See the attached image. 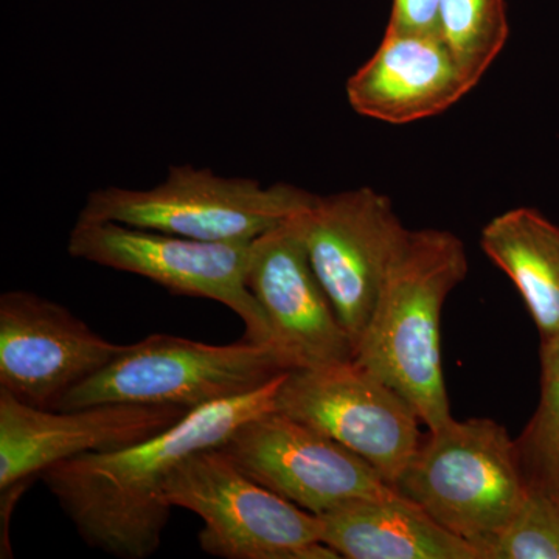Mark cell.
<instances>
[{"instance_id":"e0dca14e","label":"cell","mask_w":559,"mask_h":559,"mask_svg":"<svg viewBox=\"0 0 559 559\" xmlns=\"http://www.w3.org/2000/svg\"><path fill=\"white\" fill-rule=\"evenodd\" d=\"M516 450L528 489L559 496V333L540 340L538 409Z\"/></svg>"},{"instance_id":"9a60e30c","label":"cell","mask_w":559,"mask_h":559,"mask_svg":"<svg viewBox=\"0 0 559 559\" xmlns=\"http://www.w3.org/2000/svg\"><path fill=\"white\" fill-rule=\"evenodd\" d=\"M322 543L348 559H481L468 540L396 495L341 503L320 514Z\"/></svg>"},{"instance_id":"8992f818","label":"cell","mask_w":559,"mask_h":559,"mask_svg":"<svg viewBox=\"0 0 559 559\" xmlns=\"http://www.w3.org/2000/svg\"><path fill=\"white\" fill-rule=\"evenodd\" d=\"M164 499L204 522L201 549L223 559H340L310 511L250 479L219 448L189 455L168 477Z\"/></svg>"},{"instance_id":"3957f363","label":"cell","mask_w":559,"mask_h":559,"mask_svg":"<svg viewBox=\"0 0 559 559\" xmlns=\"http://www.w3.org/2000/svg\"><path fill=\"white\" fill-rule=\"evenodd\" d=\"M395 489L480 555L528 495L516 440L489 418H452L429 430Z\"/></svg>"},{"instance_id":"30bf717a","label":"cell","mask_w":559,"mask_h":559,"mask_svg":"<svg viewBox=\"0 0 559 559\" xmlns=\"http://www.w3.org/2000/svg\"><path fill=\"white\" fill-rule=\"evenodd\" d=\"M219 450L250 479L316 516L399 492L355 452L277 411L242 423Z\"/></svg>"},{"instance_id":"7c38bea8","label":"cell","mask_w":559,"mask_h":559,"mask_svg":"<svg viewBox=\"0 0 559 559\" xmlns=\"http://www.w3.org/2000/svg\"><path fill=\"white\" fill-rule=\"evenodd\" d=\"M189 412L134 403L39 409L0 389V491L31 485L44 471L64 460L120 450L150 439Z\"/></svg>"},{"instance_id":"d6986e66","label":"cell","mask_w":559,"mask_h":559,"mask_svg":"<svg viewBox=\"0 0 559 559\" xmlns=\"http://www.w3.org/2000/svg\"><path fill=\"white\" fill-rule=\"evenodd\" d=\"M481 559H559V496L528 489L513 521L481 547Z\"/></svg>"},{"instance_id":"7a4b0ae2","label":"cell","mask_w":559,"mask_h":559,"mask_svg":"<svg viewBox=\"0 0 559 559\" xmlns=\"http://www.w3.org/2000/svg\"><path fill=\"white\" fill-rule=\"evenodd\" d=\"M468 255L448 230H412L393 263L353 362L384 381L437 430L452 419L441 360V312Z\"/></svg>"},{"instance_id":"ba28073f","label":"cell","mask_w":559,"mask_h":559,"mask_svg":"<svg viewBox=\"0 0 559 559\" xmlns=\"http://www.w3.org/2000/svg\"><path fill=\"white\" fill-rule=\"evenodd\" d=\"M299 218L312 270L356 348L412 230L370 187L316 194Z\"/></svg>"},{"instance_id":"8fae6325","label":"cell","mask_w":559,"mask_h":559,"mask_svg":"<svg viewBox=\"0 0 559 559\" xmlns=\"http://www.w3.org/2000/svg\"><path fill=\"white\" fill-rule=\"evenodd\" d=\"M127 345L103 340L38 294L9 290L0 297V389L28 406L57 411L70 390L108 367Z\"/></svg>"},{"instance_id":"6da1fadb","label":"cell","mask_w":559,"mask_h":559,"mask_svg":"<svg viewBox=\"0 0 559 559\" xmlns=\"http://www.w3.org/2000/svg\"><path fill=\"white\" fill-rule=\"evenodd\" d=\"M286 373L246 395L190 411L139 443L57 463L39 479L84 543L114 558L153 557L170 521L164 488L173 471L194 452L223 447L242 423L275 411Z\"/></svg>"},{"instance_id":"277c9868","label":"cell","mask_w":559,"mask_h":559,"mask_svg":"<svg viewBox=\"0 0 559 559\" xmlns=\"http://www.w3.org/2000/svg\"><path fill=\"white\" fill-rule=\"evenodd\" d=\"M316 200L310 191L252 178H227L210 168L171 165L151 189L105 187L91 191L79 221L124 224L212 242H252Z\"/></svg>"},{"instance_id":"ffe728a7","label":"cell","mask_w":559,"mask_h":559,"mask_svg":"<svg viewBox=\"0 0 559 559\" xmlns=\"http://www.w3.org/2000/svg\"><path fill=\"white\" fill-rule=\"evenodd\" d=\"M388 31L441 35L440 0H393Z\"/></svg>"},{"instance_id":"9c48e42d","label":"cell","mask_w":559,"mask_h":559,"mask_svg":"<svg viewBox=\"0 0 559 559\" xmlns=\"http://www.w3.org/2000/svg\"><path fill=\"white\" fill-rule=\"evenodd\" d=\"M275 411L355 452L393 488L423 441L421 419L407 400L353 360L289 370Z\"/></svg>"},{"instance_id":"5b68a950","label":"cell","mask_w":559,"mask_h":559,"mask_svg":"<svg viewBox=\"0 0 559 559\" xmlns=\"http://www.w3.org/2000/svg\"><path fill=\"white\" fill-rule=\"evenodd\" d=\"M290 370L271 345H230L151 334L128 344L108 367L70 390L57 411L106 403L151 404L194 411L237 399Z\"/></svg>"},{"instance_id":"5bb4252c","label":"cell","mask_w":559,"mask_h":559,"mask_svg":"<svg viewBox=\"0 0 559 559\" xmlns=\"http://www.w3.org/2000/svg\"><path fill=\"white\" fill-rule=\"evenodd\" d=\"M474 87L439 33L388 31L345 91L359 116L407 124L439 116Z\"/></svg>"},{"instance_id":"52a82bcc","label":"cell","mask_w":559,"mask_h":559,"mask_svg":"<svg viewBox=\"0 0 559 559\" xmlns=\"http://www.w3.org/2000/svg\"><path fill=\"white\" fill-rule=\"evenodd\" d=\"M250 245L191 240L109 221H76L68 252L73 259L148 278L179 296L219 301L242 320L246 340L275 347L270 320L246 282Z\"/></svg>"},{"instance_id":"ac0fdd59","label":"cell","mask_w":559,"mask_h":559,"mask_svg":"<svg viewBox=\"0 0 559 559\" xmlns=\"http://www.w3.org/2000/svg\"><path fill=\"white\" fill-rule=\"evenodd\" d=\"M440 32L460 68L479 84L509 39L503 0H440Z\"/></svg>"},{"instance_id":"2e32d148","label":"cell","mask_w":559,"mask_h":559,"mask_svg":"<svg viewBox=\"0 0 559 559\" xmlns=\"http://www.w3.org/2000/svg\"><path fill=\"white\" fill-rule=\"evenodd\" d=\"M480 246L520 290L540 340L559 333V227L538 210H509L489 221Z\"/></svg>"},{"instance_id":"4fadbf2b","label":"cell","mask_w":559,"mask_h":559,"mask_svg":"<svg viewBox=\"0 0 559 559\" xmlns=\"http://www.w3.org/2000/svg\"><path fill=\"white\" fill-rule=\"evenodd\" d=\"M300 213L252 241L246 282L290 370L352 362L355 348L312 270Z\"/></svg>"}]
</instances>
